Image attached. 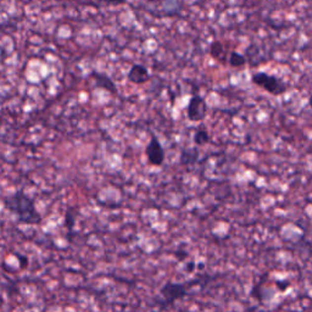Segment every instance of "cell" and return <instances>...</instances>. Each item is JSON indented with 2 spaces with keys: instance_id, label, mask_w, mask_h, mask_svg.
I'll return each instance as SVG.
<instances>
[{
  "instance_id": "1",
  "label": "cell",
  "mask_w": 312,
  "mask_h": 312,
  "mask_svg": "<svg viewBox=\"0 0 312 312\" xmlns=\"http://www.w3.org/2000/svg\"><path fill=\"white\" fill-rule=\"evenodd\" d=\"M5 209L16 216L17 221L25 225H40L41 216L36 207L35 200L22 189L2 197Z\"/></svg>"
},
{
  "instance_id": "10",
  "label": "cell",
  "mask_w": 312,
  "mask_h": 312,
  "mask_svg": "<svg viewBox=\"0 0 312 312\" xmlns=\"http://www.w3.org/2000/svg\"><path fill=\"white\" fill-rule=\"evenodd\" d=\"M228 64L234 69H240V67H244L246 65V58L238 51H232L230 59H228Z\"/></svg>"
},
{
  "instance_id": "14",
  "label": "cell",
  "mask_w": 312,
  "mask_h": 312,
  "mask_svg": "<svg viewBox=\"0 0 312 312\" xmlns=\"http://www.w3.org/2000/svg\"><path fill=\"white\" fill-rule=\"evenodd\" d=\"M309 105H310V108L312 109V94L310 95V98H309Z\"/></svg>"
},
{
  "instance_id": "6",
  "label": "cell",
  "mask_w": 312,
  "mask_h": 312,
  "mask_svg": "<svg viewBox=\"0 0 312 312\" xmlns=\"http://www.w3.org/2000/svg\"><path fill=\"white\" fill-rule=\"evenodd\" d=\"M127 79L137 85H142L150 80L149 70L142 64H134L127 74Z\"/></svg>"
},
{
  "instance_id": "3",
  "label": "cell",
  "mask_w": 312,
  "mask_h": 312,
  "mask_svg": "<svg viewBox=\"0 0 312 312\" xmlns=\"http://www.w3.org/2000/svg\"><path fill=\"white\" fill-rule=\"evenodd\" d=\"M191 284H183L177 282H166L161 287L160 295L161 300L156 301V305L160 309H167L172 306L176 301L182 300L188 295V288Z\"/></svg>"
},
{
  "instance_id": "9",
  "label": "cell",
  "mask_w": 312,
  "mask_h": 312,
  "mask_svg": "<svg viewBox=\"0 0 312 312\" xmlns=\"http://www.w3.org/2000/svg\"><path fill=\"white\" fill-rule=\"evenodd\" d=\"M193 142L196 147H204V145L209 144L210 143V134L206 131V128H204V126L199 127V128L195 131Z\"/></svg>"
},
{
  "instance_id": "8",
  "label": "cell",
  "mask_w": 312,
  "mask_h": 312,
  "mask_svg": "<svg viewBox=\"0 0 312 312\" xmlns=\"http://www.w3.org/2000/svg\"><path fill=\"white\" fill-rule=\"evenodd\" d=\"M199 150L197 148H188V149H183L181 152V157H179V162L183 166H192L199 161Z\"/></svg>"
},
{
  "instance_id": "7",
  "label": "cell",
  "mask_w": 312,
  "mask_h": 312,
  "mask_svg": "<svg viewBox=\"0 0 312 312\" xmlns=\"http://www.w3.org/2000/svg\"><path fill=\"white\" fill-rule=\"evenodd\" d=\"M90 76H92L93 79L95 80V85H97L98 88L108 90V92H110L111 94H117V93H118L115 82H114V80L110 78V76H108L106 74L93 71Z\"/></svg>"
},
{
  "instance_id": "5",
  "label": "cell",
  "mask_w": 312,
  "mask_h": 312,
  "mask_svg": "<svg viewBox=\"0 0 312 312\" xmlns=\"http://www.w3.org/2000/svg\"><path fill=\"white\" fill-rule=\"evenodd\" d=\"M145 156L148 158V162L152 166H155V167H160L165 162V149H163L158 138L154 134H152L149 143L145 147Z\"/></svg>"
},
{
  "instance_id": "13",
  "label": "cell",
  "mask_w": 312,
  "mask_h": 312,
  "mask_svg": "<svg viewBox=\"0 0 312 312\" xmlns=\"http://www.w3.org/2000/svg\"><path fill=\"white\" fill-rule=\"evenodd\" d=\"M66 217H69V218H70V225H67V227H70V230H71V228H72V227H74V223H75V217H74V216H72V214H71V212H67Z\"/></svg>"
},
{
  "instance_id": "4",
  "label": "cell",
  "mask_w": 312,
  "mask_h": 312,
  "mask_svg": "<svg viewBox=\"0 0 312 312\" xmlns=\"http://www.w3.org/2000/svg\"><path fill=\"white\" fill-rule=\"evenodd\" d=\"M187 117L192 122L204 121L207 115V104L205 99L199 94L192 95L187 105Z\"/></svg>"
},
{
  "instance_id": "11",
  "label": "cell",
  "mask_w": 312,
  "mask_h": 312,
  "mask_svg": "<svg viewBox=\"0 0 312 312\" xmlns=\"http://www.w3.org/2000/svg\"><path fill=\"white\" fill-rule=\"evenodd\" d=\"M210 54L214 59H220L223 54V45L221 41L218 40H214L210 45Z\"/></svg>"
},
{
  "instance_id": "2",
  "label": "cell",
  "mask_w": 312,
  "mask_h": 312,
  "mask_svg": "<svg viewBox=\"0 0 312 312\" xmlns=\"http://www.w3.org/2000/svg\"><path fill=\"white\" fill-rule=\"evenodd\" d=\"M251 82L256 87L261 88L265 92L273 97H279L287 93L288 84L282 79V78L274 76V75H269L266 72H256L251 76Z\"/></svg>"
},
{
  "instance_id": "12",
  "label": "cell",
  "mask_w": 312,
  "mask_h": 312,
  "mask_svg": "<svg viewBox=\"0 0 312 312\" xmlns=\"http://www.w3.org/2000/svg\"><path fill=\"white\" fill-rule=\"evenodd\" d=\"M100 2H104V4L108 5H122L127 1V0H99Z\"/></svg>"
}]
</instances>
